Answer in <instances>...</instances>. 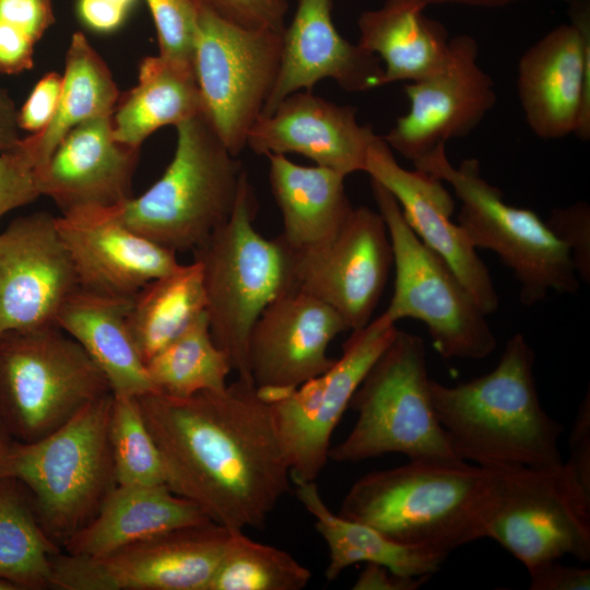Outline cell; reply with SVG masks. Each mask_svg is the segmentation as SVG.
Here are the masks:
<instances>
[{"mask_svg": "<svg viewBox=\"0 0 590 590\" xmlns=\"http://www.w3.org/2000/svg\"><path fill=\"white\" fill-rule=\"evenodd\" d=\"M160 450L165 484L231 532L262 529L291 489L271 409L251 381L175 398L138 397Z\"/></svg>", "mask_w": 590, "mask_h": 590, "instance_id": "obj_1", "label": "cell"}, {"mask_svg": "<svg viewBox=\"0 0 590 590\" xmlns=\"http://www.w3.org/2000/svg\"><path fill=\"white\" fill-rule=\"evenodd\" d=\"M500 471L465 461H413L359 477L340 515L405 544L449 554L487 538Z\"/></svg>", "mask_w": 590, "mask_h": 590, "instance_id": "obj_2", "label": "cell"}, {"mask_svg": "<svg viewBox=\"0 0 590 590\" xmlns=\"http://www.w3.org/2000/svg\"><path fill=\"white\" fill-rule=\"evenodd\" d=\"M534 361L524 335L516 333L489 373L456 386L430 379L436 416L463 461L495 471L564 462L563 426L541 405Z\"/></svg>", "mask_w": 590, "mask_h": 590, "instance_id": "obj_3", "label": "cell"}, {"mask_svg": "<svg viewBox=\"0 0 590 590\" xmlns=\"http://www.w3.org/2000/svg\"><path fill=\"white\" fill-rule=\"evenodd\" d=\"M258 209L245 172L231 216L193 250L202 267L212 338L246 381H251L247 345L252 326L271 302L297 290L293 253L280 236L269 239L255 228Z\"/></svg>", "mask_w": 590, "mask_h": 590, "instance_id": "obj_4", "label": "cell"}, {"mask_svg": "<svg viewBox=\"0 0 590 590\" xmlns=\"http://www.w3.org/2000/svg\"><path fill=\"white\" fill-rule=\"evenodd\" d=\"M175 128L176 149L163 175L117 212L132 231L177 253L193 251L227 221L245 170L203 113Z\"/></svg>", "mask_w": 590, "mask_h": 590, "instance_id": "obj_5", "label": "cell"}, {"mask_svg": "<svg viewBox=\"0 0 590 590\" xmlns=\"http://www.w3.org/2000/svg\"><path fill=\"white\" fill-rule=\"evenodd\" d=\"M429 381L423 339L398 329L356 389L349 405L356 422L331 446L329 460L399 453L413 461H463L436 416Z\"/></svg>", "mask_w": 590, "mask_h": 590, "instance_id": "obj_6", "label": "cell"}, {"mask_svg": "<svg viewBox=\"0 0 590 590\" xmlns=\"http://www.w3.org/2000/svg\"><path fill=\"white\" fill-rule=\"evenodd\" d=\"M111 403L108 393L51 434L14 441L4 464L3 476L27 487L42 528L61 547L117 485L108 436Z\"/></svg>", "mask_w": 590, "mask_h": 590, "instance_id": "obj_7", "label": "cell"}, {"mask_svg": "<svg viewBox=\"0 0 590 590\" xmlns=\"http://www.w3.org/2000/svg\"><path fill=\"white\" fill-rule=\"evenodd\" d=\"M413 165L451 186L461 203L459 225L476 249L493 251L512 271L522 305L533 306L551 291L578 293L579 278L565 245L534 211L506 203L500 189L481 175L477 160L453 166L440 144Z\"/></svg>", "mask_w": 590, "mask_h": 590, "instance_id": "obj_8", "label": "cell"}, {"mask_svg": "<svg viewBox=\"0 0 590 590\" xmlns=\"http://www.w3.org/2000/svg\"><path fill=\"white\" fill-rule=\"evenodd\" d=\"M108 393L101 369L58 326L0 337V420L15 441L51 434Z\"/></svg>", "mask_w": 590, "mask_h": 590, "instance_id": "obj_9", "label": "cell"}, {"mask_svg": "<svg viewBox=\"0 0 590 590\" xmlns=\"http://www.w3.org/2000/svg\"><path fill=\"white\" fill-rule=\"evenodd\" d=\"M378 212L390 237L394 286L384 314L394 323L422 321L435 350L447 359H483L496 347L486 314L459 278L406 223L394 197L371 179Z\"/></svg>", "mask_w": 590, "mask_h": 590, "instance_id": "obj_10", "label": "cell"}, {"mask_svg": "<svg viewBox=\"0 0 590 590\" xmlns=\"http://www.w3.org/2000/svg\"><path fill=\"white\" fill-rule=\"evenodd\" d=\"M282 33L246 27L199 8L193 67L203 115L234 156L247 148L276 82Z\"/></svg>", "mask_w": 590, "mask_h": 590, "instance_id": "obj_11", "label": "cell"}, {"mask_svg": "<svg viewBox=\"0 0 590 590\" xmlns=\"http://www.w3.org/2000/svg\"><path fill=\"white\" fill-rule=\"evenodd\" d=\"M487 538L528 571L565 555L589 562L590 493L565 461L500 471V493Z\"/></svg>", "mask_w": 590, "mask_h": 590, "instance_id": "obj_12", "label": "cell"}, {"mask_svg": "<svg viewBox=\"0 0 590 590\" xmlns=\"http://www.w3.org/2000/svg\"><path fill=\"white\" fill-rule=\"evenodd\" d=\"M231 531L212 521L174 529L102 556L51 557L50 589L209 590Z\"/></svg>", "mask_w": 590, "mask_h": 590, "instance_id": "obj_13", "label": "cell"}, {"mask_svg": "<svg viewBox=\"0 0 590 590\" xmlns=\"http://www.w3.org/2000/svg\"><path fill=\"white\" fill-rule=\"evenodd\" d=\"M398 328L384 312L353 330L342 355L324 373L269 405L291 476L316 481L329 461L332 434L365 375Z\"/></svg>", "mask_w": 590, "mask_h": 590, "instance_id": "obj_14", "label": "cell"}, {"mask_svg": "<svg viewBox=\"0 0 590 590\" xmlns=\"http://www.w3.org/2000/svg\"><path fill=\"white\" fill-rule=\"evenodd\" d=\"M560 24L526 50L518 63L517 90L524 119L544 140L571 133L590 138V5L570 4Z\"/></svg>", "mask_w": 590, "mask_h": 590, "instance_id": "obj_15", "label": "cell"}, {"mask_svg": "<svg viewBox=\"0 0 590 590\" xmlns=\"http://www.w3.org/2000/svg\"><path fill=\"white\" fill-rule=\"evenodd\" d=\"M292 253L298 290L332 307L350 331L371 321L393 261L389 233L378 211L354 208L329 243Z\"/></svg>", "mask_w": 590, "mask_h": 590, "instance_id": "obj_16", "label": "cell"}, {"mask_svg": "<svg viewBox=\"0 0 590 590\" xmlns=\"http://www.w3.org/2000/svg\"><path fill=\"white\" fill-rule=\"evenodd\" d=\"M79 287L56 216L35 212L0 232V337L57 326Z\"/></svg>", "mask_w": 590, "mask_h": 590, "instance_id": "obj_17", "label": "cell"}, {"mask_svg": "<svg viewBox=\"0 0 590 590\" xmlns=\"http://www.w3.org/2000/svg\"><path fill=\"white\" fill-rule=\"evenodd\" d=\"M469 35L450 38V57L437 74L404 84L409 110L381 135L391 150L415 163L447 141L471 133L496 103L494 81L477 62Z\"/></svg>", "mask_w": 590, "mask_h": 590, "instance_id": "obj_18", "label": "cell"}, {"mask_svg": "<svg viewBox=\"0 0 590 590\" xmlns=\"http://www.w3.org/2000/svg\"><path fill=\"white\" fill-rule=\"evenodd\" d=\"M364 172L394 197L418 239L445 260L482 310L495 312L499 297L491 273L462 227L451 221L455 200L442 181L402 167L381 135L369 145Z\"/></svg>", "mask_w": 590, "mask_h": 590, "instance_id": "obj_19", "label": "cell"}, {"mask_svg": "<svg viewBox=\"0 0 590 590\" xmlns=\"http://www.w3.org/2000/svg\"><path fill=\"white\" fill-rule=\"evenodd\" d=\"M350 331L328 304L302 290L271 302L251 328L247 362L258 389L293 390L334 363L327 351L340 333Z\"/></svg>", "mask_w": 590, "mask_h": 590, "instance_id": "obj_20", "label": "cell"}, {"mask_svg": "<svg viewBox=\"0 0 590 590\" xmlns=\"http://www.w3.org/2000/svg\"><path fill=\"white\" fill-rule=\"evenodd\" d=\"M79 286L133 297L143 286L179 267L176 252L128 227L117 205L83 208L56 216Z\"/></svg>", "mask_w": 590, "mask_h": 590, "instance_id": "obj_21", "label": "cell"}, {"mask_svg": "<svg viewBox=\"0 0 590 590\" xmlns=\"http://www.w3.org/2000/svg\"><path fill=\"white\" fill-rule=\"evenodd\" d=\"M356 114L353 106L298 91L255 122L247 148L262 156L295 153L346 177L364 172L377 135L369 125L358 122Z\"/></svg>", "mask_w": 590, "mask_h": 590, "instance_id": "obj_22", "label": "cell"}, {"mask_svg": "<svg viewBox=\"0 0 590 590\" xmlns=\"http://www.w3.org/2000/svg\"><path fill=\"white\" fill-rule=\"evenodd\" d=\"M378 57L352 44L337 30L332 0H297L291 23L282 33L280 71L260 117L269 116L290 94L312 91L324 79L350 93L380 86Z\"/></svg>", "mask_w": 590, "mask_h": 590, "instance_id": "obj_23", "label": "cell"}, {"mask_svg": "<svg viewBox=\"0 0 590 590\" xmlns=\"http://www.w3.org/2000/svg\"><path fill=\"white\" fill-rule=\"evenodd\" d=\"M139 150L115 139L111 116L81 123L35 170L40 197L52 200L61 214L120 205L132 198Z\"/></svg>", "mask_w": 590, "mask_h": 590, "instance_id": "obj_24", "label": "cell"}, {"mask_svg": "<svg viewBox=\"0 0 590 590\" xmlns=\"http://www.w3.org/2000/svg\"><path fill=\"white\" fill-rule=\"evenodd\" d=\"M211 521L191 500L166 484L119 485L96 516L62 546L76 555L102 556L164 532Z\"/></svg>", "mask_w": 590, "mask_h": 590, "instance_id": "obj_25", "label": "cell"}, {"mask_svg": "<svg viewBox=\"0 0 590 590\" xmlns=\"http://www.w3.org/2000/svg\"><path fill=\"white\" fill-rule=\"evenodd\" d=\"M131 298L79 287L63 305L56 324L83 347L114 394L140 397L155 389L128 327Z\"/></svg>", "mask_w": 590, "mask_h": 590, "instance_id": "obj_26", "label": "cell"}, {"mask_svg": "<svg viewBox=\"0 0 590 590\" xmlns=\"http://www.w3.org/2000/svg\"><path fill=\"white\" fill-rule=\"evenodd\" d=\"M267 157L271 192L283 221L280 238L294 252L329 243L354 209L345 176L317 165H298L283 154Z\"/></svg>", "mask_w": 590, "mask_h": 590, "instance_id": "obj_27", "label": "cell"}, {"mask_svg": "<svg viewBox=\"0 0 590 590\" xmlns=\"http://www.w3.org/2000/svg\"><path fill=\"white\" fill-rule=\"evenodd\" d=\"M414 0H386L358 20V45L384 61L380 86L416 82L441 71L450 57L446 27Z\"/></svg>", "mask_w": 590, "mask_h": 590, "instance_id": "obj_28", "label": "cell"}, {"mask_svg": "<svg viewBox=\"0 0 590 590\" xmlns=\"http://www.w3.org/2000/svg\"><path fill=\"white\" fill-rule=\"evenodd\" d=\"M297 499L315 518V529L324 540L329 562L326 578L337 579L358 563H373L404 576H433L448 554L399 543L377 529L334 514L322 499L316 481L291 476Z\"/></svg>", "mask_w": 590, "mask_h": 590, "instance_id": "obj_29", "label": "cell"}, {"mask_svg": "<svg viewBox=\"0 0 590 590\" xmlns=\"http://www.w3.org/2000/svg\"><path fill=\"white\" fill-rule=\"evenodd\" d=\"M203 113L194 68L160 55L139 64L138 83L118 103L111 116L114 137L140 149L156 130Z\"/></svg>", "mask_w": 590, "mask_h": 590, "instance_id": "obj_30", "label": "cell"}, {"mask_svg": "<svg viewBox=\"0 0 590 590\" xmlns=\"http://www.w3.org/2000/svg\"><path fill=\"white\" fill-rule=\"evenodd\" d=\"M118 101L119 90L107 63L83 33H74L66 52L56 114L44 130L22 139L35 170L73 128L113 116Z\"/></svg>", "mask_w": 590, "mask_h": 590, "instance_id": "obj_31", "label": "cell"}, {"mask_svg": "<svg viewBox=\"0 0 590 590\" xmlns=\"http://www.w3.org/2000/svg\"><path fill=\"white\" fill-rule=\"evenodd\" d=\"M206 308L201 263L193 259L143 286L132 298L128 327L146 364Z\"/></svg>", "mask_w": 590, "mask_h": 590, "instance_id": "obj_32", "label": "cell"}, {"mask_svg": "<svg viewBox=\"0 0 590 590\" xmlns=\"http://www.w3.org/2000/svg\"><path fill=\"white\" fill-rule=\"evenodd\" d=\"M62 547L42 528L27 487L0 477V581L15 590L50 589L51 557Z\"/></svg>", "mask_w": 590, "mask_h": 590, "instance_id": "obj_33", "label": "cell"}, {"mask_svg": "<svg viewBox=\"0 0 590 590\" xmlns=\"http://www.w3.org/2000/svg\"><path fill=\"white\" fill-rule=\"evenodd\" d=\"M145 366L155 391L175 398L222 390L233 370L228 356L212 338L206 312Z\"/></svg>", "mask_w": 590, "mask_h": 590, "instance_id": "obj_34", "label": "cell"}, {"mask_svg": "<svg viewBox=\"0 0 590 590\" xmlns=\"http://www.w3.org/2000/svg\"><path fill=\"white\" fill-rule=\"evenodd\" d=\"M311 573L287 552L231 532L209 590H302Z\"/></svg>", "mask_w": 590, "mask_h": 590, "instance_id": "obj_35", "label": "cell"}, {"mask_svg": "<svg viewBox=\"0 0 590 590\" xmlns=\"http://www.w3.org/2000/svg\"><path fill=\"white\" fill-rule=\"evenodd\" d=\"M108 436L117 484H165L162 457L138 397L113 393Z\"/></svg>", "mask_w": 590, "mask_h": 590, "instance_id": "obj_36", "label": "cell"}, {"mask_svg": "<svg viewBox=\"0 0 590 590\" xmlns=\"http://www.w3.org/2000/svg\"><path fill=\"white\" fill-rule=\"evenodd\" d=\"M145 1L156 30L158 55L193 67L199 7L191 0Z\"/></svg>", "mask_w": 590, "mask_h": 590, "instance_id": "obj_37", "label": "cell"}, {"mask_svg": "<svg viewBox=\"0 0 590 590\" xmlns=\"http://www.w3.org/2000/svg\"><path fill=\"white\" fill-rule=\"evenodd\" d=\"M38 197L35 167L21 140L16 148L0 153V221Z\"/></svg>", "mask_w": 590, "mask_h": 590, "instance_id": "obj_38", "label": "cell"}, {"mask_svg": "<svg viewBox=\"0 0 590 590\" xmlns=\"http://www.w3.org/2000/svg\"><path fill=\"white\" fill-rule=\"evenodd\" d=\"M568 249L578 278L590 281V209L585 202L555 208L545 221Z\"/></svg>", "mask_w": 590, "mask_h": 590, "instance_id": "obj_39", "label": "cell"}, {"mask_svg": "<svg viewBox=\"0 0 590 590\" xmlns=\"http://www.w3.org/2000/svg\"><path fill=\"white\" fill-rule=\"evenodd\" d=\"M199 8L251 28L283 32L288 11L287 0H191Z\"/></svg>", "mask_w": 590, "mask_h": 590, "instance_id": "obj_40", "label": "cell"}, {"mask_svg": "<svg viewBox=\"0 0 590 590\" xmlns=\"http://www.w3.org/2000/svg\"><path fill=\"white\" fill-rule=\"evenodd\" d=\"M51 22L50 0H0V25L35 45Z\"/></svg>", "mask_w": 590, "mask_h": 590, "instance_id": "obj_41", "label": "cell"}, {"mask_svg": "<svg viewBox=\"0 0 590 590\" xmlns=\"http://www.w3.org/2000/svg\"><path fill=\"white\" fill-rule=\"evenodd\" d=\"M62 75L58 72L46 73L33 87L25 103L17 111L19 127L37 133L52 120L61 93Z\"/></svg>", "mask_w": 590, "mask_h": 590, "instance_id": "obj_42", "label": "cell"}, {"mask_svg": "<svg viewBox=\"0 0 590 590\" xmlns=\"http://www.w3.org/2000/svg\"><path fill=\"white\" fill-rule=\"evenodd\" d=\"M569 458L566 464L578 483L590 493V394L579 404L568 440Z\"/></svg>", "mask_w": 590, "mask_h": 590, "instance_id": "obj_43", "label": "cell"}, {"mask_svg": "<svg viewBox=\"0 0 590 590\" xmlns=\"http://www.w3.org/2000/svg\"><path fill=\"white\" fill-rule=\"evenodd\" d=\"M530 590H588L590 569L566 566L558 560L541 564L529 570Z\"/></svg>", "mask_w": 590, "mask_h": 590, "instance_id": "obj_44", "label": "cell"}, {"mask_svg": "<svg viewBox=\"0 0 590 590\" xmlns=\"http://www.w3.org/2000/svg\"><path fill=\"white\" fill-rule=\"evenodd\" d=\"M134 0H79L83 23L96 32H111L125 21Z\"/></svg>", "mask_w": 590, "mask_h": 590, "instance_id": "obj_45", "label": "cell"}, {"mask_svg": "<svg viewBox=\"0 0 590 590\" xmlns=\"http://www.w3.org/2000/svg\"><path fill=\"white\" fill-rule=\"evenodd\" d=\"M432 576H404L387 567L367 563L361 571L352 589L354 590H416L425 585Z\"/></svg>", "mask_w": 590, "mask_h": 590, "instance_id": "obj_46", "label": "cell"}, {"mask_svg": "<svg viewBox=\"0 0 590 590\" xmlns=\"http://www.w3.org/2000/svg\"><path fill=\"white\" fill-rule=\"evenodd\" d=\"M17 111L9 93L0 87V153L16 148L22 140Z\"/></svg>", "mask_w": 590, "mask_h": 590, "instance_id": "obj_47", "label": "cell"}, {"mask_svg": "<svg viewBox=\"0 0 590 590\" xmlns=\"http://www.w3.org/2000/svg\"><path fill=\"white\" fill-rule=\"evenodd\" d=\"M421 9L432 4L455 3L471 7L496 8L509 4L518 0H414Z\"/></svg>", "mask_w": 590, "mask_h": 590, "instance_id": "obj_48", "label": "cell"}, {"mask_svg": "<svg viewBox=\"0 0 590 590\" xmlns=\"http://www.w3.org/2000/svg\"><path fill=\"white\" fill-rule=\"evenodd\" d=\"M14 441L0 420V477L3 476V468Z\"/></svg>", "mask_w": 590, "mask_h": 590, "instance_id": "obj_49", "label": "cell"}, {"mask_svg": "<svg viewBox=\"0 0 590 590\" xmlns=\"http://www.w3.org/2000/svg\"><path fill=\"white\" fill-rule=\"evenodd\" d=\"M0 590H15V589L10 583L0 581Z\"/></svg>", "mask_w": 590, "mask_h": 590, "instance_id": "obj_50", "label": "cell"}, {"mask_svg": "<svg viewBox=\"0 0 590 590\" xmlns=\"http://www.w3.org/2000/svg\"><path fill=\"white\" fill-rule=\"evenodd\" d=\"M562 1H565V2H567L569 4H574V3H576V2H578L580 0H562Z\"/></svg>", "mask_w": 590, "mask_h": 590, "instance_id": "obj_51", "label": "cell"}]
</instances>
